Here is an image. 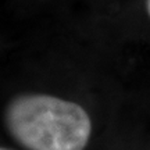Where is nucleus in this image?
Here are the masks:
<instances>
[{
    "label": "nucleus",
    "mask_w": 150,
    "mask_h": 150,
    "mask_svg": "<svg viewBox=\"0 0 150 150\" xmlns=\"http://www.w3.org/2000/svg\"><path fill=\"white\" fill-rule=\"evenodd\" d=\"M4 122L27 150H83L92 132L83 107L49 95L14 97L6 107Z\"/></svg>",
    "instance_id": "1"
},
{
    "label": "nucleus",
    "mask_w": 150,
    "mask_h": 150,
    "mask_svg": "<svg viewBox=\"0 0 150 150\" xmlns=\"http://www.w3.org/2000/svg\"><path fill=\"white\" fill-rule=\"evenodd\" d=\"M146 8H147V13H149L150 17V0H146Z\"/></svg>",
    "instance_id": "2"
},
{
    "label": "nucleus",
    "mask_w": 150,
    "mask_h": 150,
    "mask_svg": "<svg viewBox=\"0 0 150 150\" xmlns=\"http://www.w3.org/2000/svg\"><path fill=\"white\" fill-rule=\"evenodd\" d=\"M0 150H8V149H4V147H0Z\"/></svg>",
    "instance_id": "3"
}]
</instances>
